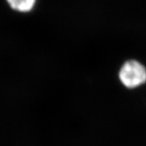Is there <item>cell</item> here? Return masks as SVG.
Returning <instances> with one entry per match:
<instances>
[{"label": "cell", "instance_id": "6da1fadb", "mask_svg": "<svg viewBox=\"0 0 146 146\" xmlns=\"http://www.w3.org/2000/svg\"><path fill=\"white\" fill-rule=\"evenodd\" d=\"M119 80L127 88L139 87L146 82L145 67L137 60H128L119 69Z\"/></svg>", "mask_w": 146, "mask_h": 146}, {"label": "cell", "instance_id": "7a4b0ae2", "mask_svg": "<svg viewBox=\"0 0 146 146\" xmlns=\"http://www.w3.org/2000/svg\"><path fill=\"white\" fill-rule=\"evenodd\" d=\"M13 10L21 13H28L33 10L36 0H6Z\"/></svg>", "mask_w": 146, "mask_h": 146}]
</instances>
